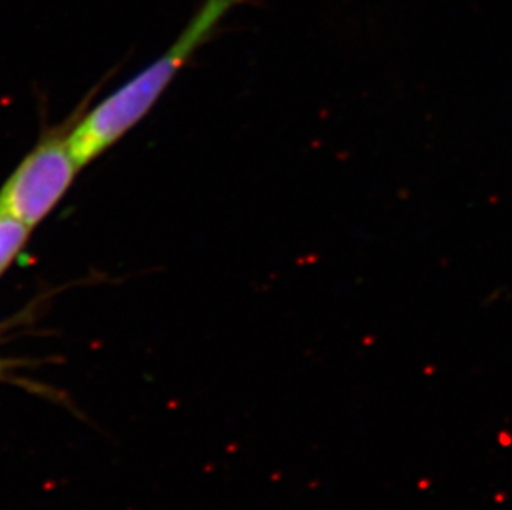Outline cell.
I'll list each match as a JSON object with an SVG mask.
<instances>
[{
  "mask_svg": "<svg viewBox=\"0 0 512 510\" xmlns=\"http://www.w3.org/2000/svg\"><path fill=\"white\" fill-rule=\"evenodd\" d=\"M244 2L204 0L170 49L80 116L70 130V146L78 164L85 168L133 130L150 113L193 53L213 37L229 12Z\"/></svg>",
  "mask_w": 512,
  "mask_h": 510,
  "instance_id": "1",
  "label": "cell"
},
{
  "mask_svg": "<svg viewBox=\"0 0 512 510\" xmlns=\"http://www.w3.org/2000/svg\"><path fill=\"white\" fill-rule=\"evenodd\" d=\"M72 126H55L25 154L0 188L2 214L34 231L62 201L82 169L70 146Z\"/></svg>",
  "mask_w": 512,
  "mask_h": 510,
  "instance_id": "2",
  "label": "cell"
},
{
  "mask_svg": "<svg viewBox=\"0 0 512 510\" xmlns=\"http://www.w3.org/2000/svg\"><path fill=\"white\" fill-rule=\"evenodd\" d=\"M32 229L0 212V277L12 267L29 244Z\"/></svg>",
  "mask_w": 512,
  "mask_h": 510,
  "instance_id": "3",
  "label": "cell"
},
{
  "mask_svg": "<svg viewBox=\"0 0 512 510\" xmlns=\"http://www.w3.org/2000/svg\"><path fill=\"white\" fill-rule=\"evenodd\" d=\"M24 366H27V361L14 360V358L10 360V358L0 357V381L15 383V385L25 386L27 390L44 393V386H37L35 383H30V381L20 378L19 373H15V371L19 370V368H24Z\"/></svg>",
  "mask_w": 512,
  "mask_h": 510,
  "instance_id": "4",
  "label": "cell"
}]
</instances>
